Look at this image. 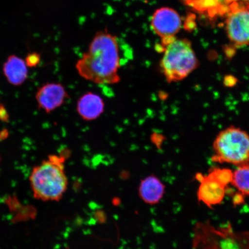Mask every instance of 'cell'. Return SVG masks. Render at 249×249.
<instances>
[{
    "mask_svg": "<svg viewBox=\"0 0 249 249\" xmlns=\"http://www.w3.org/2000/svg\"><path fill=\"white\" fill-rule=\"evenodd\" d=\"M196 178L200 183L197 192L199 201L212 208L223 201L226 194L227 187L208 174L204 175L198 173L196 174Z\"/></svg>",
    "mask_w": 249,
    "mask_h": 249,
    "instance_id": "9c48e42d",
    "label": "cell"
},
{
    "mask_svg": "<svg viewBox=\"0 0 249 249\" xmlns=\"http://www.w3.org/2000/svg\"><path fill=\"white\" fill-rule=\"evenodd\" d=\"M165 186L155 176H149L140 182L139 194L145 203L154 205L158 203L164 194Z\"/></svg>",
    "mask_w": 249,
    "mask_h": 249,
    "instance_id": "8fae6325",
    "label": "cell"
},
{
    "mask_svg": "<svg viewBox=\"0 0 249 249\" xmlns=\"http://www.w3.org/2000/svg\"><path fill=\"white\" fill-rule=\"evenodd\" d=\"M64 154L49 155L34 167L30 176L34 197L43 201H58L63 197L68 184Z\"/></svg>",
    "mask_w": 249,
    "mask_h": 249,
    "instance_id": "7a4b0ae2",
    "label": "cell"
},
{
    "mask_svg": "<svg viewBox=\"0 0 249 249\" xmlns=\"http://www.w3.org/2000/svg\"><path fill=\"white\" fill-rule=\"evenodd\" d=\"M226 30L235 46L249 44V2L232 4L227 16Z\"/></svg>",
    "mask_w": 249,
    "mask_h": 249,
    "instance_id": "8992f818",
    "label": "cell"
},
{
    "mask_svg": "<svg viewBox=\"0 0 249 249\" xmlns=\"http://www.w3.org/2000/svg\"><path fill=\"white\" fill-rule=\"evenodd\" d=\"M208 174L226 187L231 184L233 171L227 168H213Z\"/></svg>",
    "mask_w": 249,
    "mask_h": 249,
    "instance_id": "5bb4252c",
    "label": "cell"
},
{
    "mask_svg": "<svg viewBox=\"0 0 249 249\" xmlns=\"http://www.w3.org/2000/svg\"><path fill=\"white\" fill-rule=\"evenodd\" d=\"M0 163H1V157H0Z\"/></svg>",
    "mask_w": 249,
    "mask_h": 249,
    "instance_id": "2e32d148",
    "label": "cell"
},
{
    "mask_svg": "<svg viewBox=\"0 0 249 249\" xmlns=\"http://www.w3.org/2000/svg\"><path fill=\"white\" fill-rule=\"evenodd\" d=\"M162 52L160 69L168 83L180 82L198 67L192 43L187 39L176 37L164 47Z\"/></svg>",
    "mask_w": 249,
    "mask_h": 249,
    "instance_id": "3957f363",
    "label": "cell"
},
{
    "mask_svg": "<svg viewBox=\"0 0 249 249\" xmlns=\"http://www.w3.org/2000/svg\"><path fill=\"white\" fill-rule=\"evenodd\" d=\"M121 56L116 36L107 30L96 33L76 64L79 75L98 85H114L121 80Z\"/></svg>",
    "mask_w": 249,
    "mask_h": 249,
    "instance_id": "6da1fadb",
    "label": "cell"
},
{
    "mask_svg": "<svg viewBox=\"0 0 249 249\" xmlns=\"http://www.w3.org/2000/svg\"><path fill=\"white\" fill-rule=\"evenodd\" d=\"M3 71L8 82L11 85L18 86L27 79L28 70L26 62L22 59L12 55L5 62Z\"/></svg>",
    "mask_w": 249,
    "mask_h": 249,
    "instance_id": "7c38bea8",
    "label": "cell"
},
{
    "mask_svg": "<svg viewBox=\"0 0 249 249\" xmlns=\"http://www.w3.org/2000/svg\"><path fill=\"white\" fill-rule=\"evenodd\" d=\"M105 110V103L100 96L89 92L81 96L77 104V111L83 120H95Z\"/></svg>",
    "mask_w": 249,
    "mask_h": 249,
    "instance_id": "30bf717a",
    "label": "cell"
},
{
    "mask_svg": "<svg viewBox=\"0 0 249 249\" xmlns=\"http://www.w3.org/2000/svg\"><path fill=\"white\" fill-rule=\"evenodd\" d=\"M68 98L66 89L58 83L45 84L40 87L36 95L38 107L46 113H52L61 107Z\"/></svg>",
    "mask_w": 249,
    "mask_h": 249,
    "instance_id": "ba28073f",
    "label": "cell"
},
{
    "mask_svg": "<svg viewBox=\"0 0 249 249\" xmlns=\"http://www.w3.org/2000/svg\"><path fill=\"white\" fill-rule=\"evenodd\" d=\"M213 162L241 166L249 163V134L230 126L217 134L213 142Z\"/></svg>",
    "mask_w": 249,
    "mask_h": 249,
    "instance_id": "277c9868",
    "label": "cell"
},
{
    "mask_svg": "<svg viewBox=\"0 0 249 249\" xmlns=\"http://www.w3.org/2000/svg\"><path fill=\"white\" fill-rule=\"evenodd\" d=\"M231 184L244 196H249V163L237 166L233 171Z\"/></svg>",
    "mask_w": 249,
    "mask_h": 249,
    "instance_id": "4fadbf2b",
    "label": "cell"
},
{
    "mask_svg": "<svg viewBox=\"0 0 249 249\" xmlns=\"http://www.w3.org/2000/svg\"><path fill=\"white\" fill-rule=\"evenodd\" d=\"M40 55L37 53H32L28 54L26 58V64L29 67H36L39 64Z\"/></svg>",
    "mask_w": 249,
    "mask_h": 249,
    "instance_id": "9a60e30c",
    "label": "cell"
},
{
    "mask_svg": "<svg viewBox=\"0 0 249 249\" xmlns=\"http://www.w3.org/2000/svg\"><path fill=\"white\" fill-rule=\"evenodd\" d=\"M152 30L161 39L176 37L182 27V20L178 12L169 7L157 9L151 18Z\"/></svg>",
    "mask_w": 249,
    "mask_h": 249,
    "instance_id": "52a82bcc",
    "label": "cell"
},
{
    "mask_svg": "<svg viewBox=\"0 0 249 249\" xmlns=\"http://www.w3.org/2000/svg\"><path fill=\"white\" fill-rule=\"evenodd\" d=\"M199 249H249V232H236L231 226L216 229L198 224L194 239Z\"/></svg>",
    "mask_w": 249,
    "mask_h": 249,
    "instance_id": "5b68a950",
    "label": "cell"
}]
</instances>
